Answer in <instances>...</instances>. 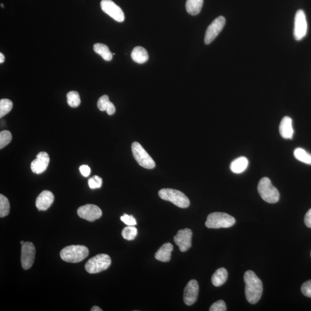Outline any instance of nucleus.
<instances>
[{
	"instance_id": "f257e3e1",
	"label": "nucleus",
	"mask_w": 311,
	"mask_h": 311,
	"mask_svg": "<svg viewBox=\"0 0 311 311\" xmlns=\"http://www.w3.org/2000/svg\"><path fill=\"white\" fill-rule=\"evenodd\" d=\"M246 284L245 294L247 300L250 304H255L260 300L263 292L262 281L254 272L247 271L244 275Z\"/></svg>"
},
{
	"instance_id": "f03ea898",
	"label": "nucleus",
	"mask_w": 311,
	"mask_h": 311,
	"mask_svg": "<svg viewBox=\"0 0 311 311\" xmlns=\"http://www.w3.org/2000/svg\"><path fill=\"white\" fill-rule=\"evenodd\" d=\"M88 255V249L82 245L67 246L60 252L61 258L63 261L73 264L84 260Z\"/></svg>"
},
{
	"instance_id": "7ed1b4c3",
	"label": "nucleus",
	"mask_w": 311,
	"mask_h": 311,
	"mask_svg": "<svg viewBox=\"0 0 311 311\" xmlns=\"http://www.w3.org/2000/svg\"><path fill=\"white\" fill-rule=\"evenodd\" d=\"M258 191L261 198L266 203L275 204L280 200V193L272 185L270 179L265 177L261 179L258 186Z\"/></svg>"
},
{
	"instance_id": "20e7f679",
	"label": "nucleus",
	"mask_w": 311,
	"mask_h": 311,
	"mask_svg": "<svg viewBox=\"0 0 311 311\" xmlns=\"http://www.w3.org/2000/svg\"><path fill=\"white\" fill-rule=\"evenodd\" d=\"M235 218L226 213L214 212L207 217L205 226L208 228L219 229L231 227L235 224Z\"/></svg>"
},
{
	"instance_id": "39448f33",
	"label": "nucleus",
	"mask_w": 311,
	"mask_h": 311,
	"mask_svg": "<svg viewBox=\"0 0 311 311\" xmlns=\"http://www.w3.org/2000/svg\"><path fill=\"white\" fill-rule=\"evenodd\" d=\"M159 195L162 200L171 202L179 207L187 208L190 205V200L187 195L175 189H162L159 191Z\"/></svg>"
},
{
	"instance_id": "423d86ee",
	"label": "nucleus",
	"mask_w": 311,
	"mask_h": 311,
	"mask_svg": "<svg viewBox=\"0 0 311 311\" xmlns=\"http://www.w3.org/2000/svg\"><path fill=\"white\" fill-rule=\"evenodd\" d=\"M111 264L110 256L101 254L89 259L85 265L86 271L90 274H96L107 270Z\"/></svg>"
},
{
	"instance_id": "0eeeda50",
	"label": "nucleus",
	"mask_w": 311,
	"mask_h": 311,
	"mask_svg": "<svg viewBox=\"0 0 311 311\" xmlns=\"http://www.w3.org/2000/svg\"><path fill=\"white\" fill-rule=\"evenodd\" d=\"M131 150L134 158L140 166L146 169L155 167V162L140 143L134 142L131 145Z\"/></svg>"
},
{
	"instance_id": "6e6552de",
	"label": "nucleus",
	"mask_w": 311,
	"mask_h": 311,
	"mask_svg": "<svg viewBox=\"0 0 311 311\" xmlns=\"http://www.w3.org/2000/svg\"><path fill=\"white\" fill-rule=\"evenodd\" d=\"M307 22L305 13L303 10L296 12L294 19V38L296 41H300L306 36Z\"/></svg>"
},
{
	"instance_id": "1a4fd4ad",
	"label": "nucleus",
	"mask_w": 311,
	"mask_h": 311,
	"mask_svg": "<svg viewBox=\"0 0 311 311\" xmlns=\"http://www.w3.org/2000/svg\"><path fill=\"white\" fill-rule=\"evenodd\" d=\"M226 24V19L222 16L218 17L213 21L207 27L205 36V43L209 44L215 40Z\"/></svg>"
},
{
	"instance_id": "9d476101",
	"label": "nucleus",
	"mask_w": 311,
	"mask_h": 311,
	"mask_svg": "<svg viewBox=\"0 0 311 311\" xmlns=\"http://www.w3.org/2000/svg\"><path fill=\"white\" fill-rule=\"evenodd\" d=\"M102 11L114 20L118 22H123L124 20V13L119 6L111 0H102L101 2Z\"/></svg>"
},
{
	"instance_id": "9b49d317",
	"label": "nucleus",
	"mask_w": 311,
	"mask_h": 311,
	"mask_svg": "<svg viewBox=\"0 0 311 311\" xmlns=\"http://www.w3.org/2000/svg\"><path fill=\"white\" fill-rule=\"evenodd\" d=\"M35 257V248L33 243L25 242L21 247V262L24 270H28L33 265Z\"/></svg>"
},
{
	"instance_id": "f8f14e48",
	"label": "nucleus",
	"mask_w": 311,
	"mask_h": 311,
	"mask_svg": "<svg viewBox=\"0 0 311 311\" xmlns=\"http://www.w3.org/2000/svg\"><path fill=\"white\" fill-rule=\"evenodd\" d=\"M78 214L82 219L92 222L100 219L102 216V211L96 205L87 204L80 207L78 210Z\"/></svg>"
},
{
	"instance_id": "ddd939ff",
	"label": "nucleus",
	"mask_w": 311,
	"mask_h": 311,
	"mask_svg": "<svg viewBox=\"0 0 311 311\" xmlns=\"http://www.w3.org/2000/svg\"><path fill=\"white\" fill-rule=\"evenodd\" d=\"M192 233L188 228L179 230L175 236L174 240L181 252H184L191 248Z\"/></svg>"
},
{
	"instance_id": "4468645a",
	"label": "nucleus",
	"mask_w": 311,
	"mask_h": 311,
	"mask_svg": "<svg viewBox=\"0 0 311 311\" xmlns=\"http://www.w3.org/2000/svg\"><path fill=\"white\" fill-rule=\"evenodd\" d=\"M49 162L50 158L48 153L45 152H41L38 154L37 158L31 163V171L35 174H41L46 171Z\"/></svg>"
},
{
	"instance_id": "2eb2a0df",
	"label": "nucleus",
	"mask_w": 311,
	"mask_h": 311,
	"mask_svg": "<svg viewBox=\"0 0 311 311\" xmlns=\"http://www.w3.org/2000/svg\"><path fill=\"white\" fill-rule=\"evenodd\" d=\"M199 292L197 281L192 280L188 282L184 290V300L187 306H190L196 302Z\"/></svg>"
},
{
	"instance_id": "dca6fc26",
	"label": "nucleus",
	"mask_w": 311,
	"mask_h": 311,
	"mask_svg": "<svg viewBox=\"0 0 311 311\" xmlns=\"http://www.w3.org/2000/svg\"><path fill=\"white\" fill-rule=\"evenodd\" d=\"M54 196L52 192L44 190L38 195L36 200V207L40 211H45L53 204Z\"/></svg>"
},
{
	"instance_id": "f3484780",
	"label": "nucleus",
	"mask_w": 311,
	"mask_h": 311,
	"mask_svg": "<svg viewBox=\"0 0 311 311\" xmlns=\"http://www.w3.org/2000/svg\"><path fill=\"white\" fill-rule=\"evenodd\" d=\"M280 135L285 139H292L294 130L292 120L290 117H285L282 120L279 127Z\"/></svg>"
},
{
	"instance_id": "a211bd4d",
	"label": "nucleus",
	"mask_w": 311,
	"mask_h": 311,
	"mask_svg": "<svg viewBox=\"0 0 311 311\" xmlns=\"http://www.w3.org/2000/svg\"><path fill=\"white\" fill-rule=\"evenodd\" d=\"M173 246L171 243L164 244L155 253V257L159 261L168 262L171 260Z\"/></svg>"
},
{
	"instance_id": "6ab92c4d",
	"label": "nucleus",
	"mask_w": 311,
	"mask_h": 311,
	"mask_svg": "<svg viewBox=\"0 0 311 311\" xmlns=\"http://www.w3.org/2000/svg\"><path fill=\"white\" fill-rule=\"evenodd\" d=\"M248 166V159L246 157L242 156L233 160L230 165V169L235 174H241L246 171Z\"/></svg>"
},
{
	"instance_id": "aec40b11",
	"label": "nucleus",
	"mask_w": 311,
	"mask_h": 311,
	"mask_svg": "<svg viewBox=\"0 0 311 311\" xmlns=\"http://www.w3.org/2000/svg\"><path fill=\"white\" fill-rule=\"evenodd\" d=\"M131 59L138 63H144L149 59L148 53L146 49L141 46L134 48L131 54Z\"/></svg>"
},
{
	"instance_id": "412c9836",
	"label": "nucleus",
	"mask_w": 311,
	"mask_h": 311,
	"mask_svg": "<svg viewBox=\"0 0 311 311\" xmlns=\"http://www.w3.org/2000/svg\"><path fill=\"white\" fill-rule=\"evenodd\" d=\"M228 271L225 268H220L214 272L211 277V282L214 286L220 287L227 280Z\"/></svg>"
},
{
	"instance_id": "4be33fe9",
	"label": "nucleus",
	"mask_w": 311,
	"mask_h": 311,
	"mask_svg": "<svg viewBox=\"0 0 311 311\" xmlns=\"http://www.w3.org/2000/svg\"><path fill=\"white\" fill-rule=\"evenodd\" d=\"M203 3L204 0H187L186 9L189 14L197 15L203 8Z\"/></svg>"
},
{
	"instance_id": "5701e85b",
	"label": "nucleus",
	"mask_w": 311,
	"mask_h": 311,
	"mask_svg": "<svg viewBox=\"0 0 311 311\" xmlns=\"http://www.w3.org/2000/svg\"><path fill=\"white\" fill-rule=\"evenodd\" d=\"M94 50L96 53L100 55L106 62H110L113 59V54L105 44L96 43L94 46Z\"/></svg>"
},
{
	"instance_id": "b1692460",
	"label": "nucleus",
	"mask_w": 311,
	"mask_h": 311,
	"mask_svg": "<svg viewBox=\"0 0 311 311\" xmlns=\"http://www.w3.org/2000/svg\"><path fill=\"white\" fill-rule=\"evenodd\" d=\"M295 158L301 162L311 165V154L301 147H297L294 151Z\"/></svg>"
},
{
	"instance_id": "393cba45",
	"label": "nucleus",
	"mask_w": 311,
	"mask_h": 311,
	"mask_svg": "<svg viewBox=\"0 0 311 311\" xmlns=\"http://www.w3.org/2000/svg\"><path fill=\"white\" fill-rule=\"evenodd\" d=\"M10 211V204L8 198L0 195V217L1 218L8 216Z\"/></svg>"
},
{
	"instance_id": "a878e982",
	"label": "nucleus",
	"mask_w": 311,
	"mask_h": 311,
	"mask_svg": "<svg viewBox=\"0 0 311 311\" xmlns=\"http://www.w3.org/2000/svg\"><path fill=\"white\" fill-rule=\"evenodd\" d=\"M67 102L70 107H78L81 103L79 93L76 91H70L66 95Z\"/></svg>"
},
{
	"instance_id": "bb28decb",
	"label": "nucleus",
	"mask_w": 311,
	"mask_h": 311,
	"mask_svg": "<svg viewBox=\"0 0 311 311\" xmlns=\"http://www.w3.org/2000/svg\"><path fill=\"white\" fill-rule=\"evenodd\" d=\"M13 103L7 99H3L0 101V118H2L12 110Z\"/></svg>"
},
{
	"instance_id": "cd10ccee",
	"label": "nucleus",
	"mask_w": 311,
	"mask_h": 311,
	"mask_svg": "<svg viewBox=\"0 0 311 311\" xmlns=\"http://www.w3.org/2000/svg\"><path fill=\"white\" fill-rule=\"evenodd\" d=\"M137 233V229L135 227L128 226L123 230L122 235L124 239L133 240L136 238Z\"/></svg>"
},
{
	"instance_id": "c85d7f7f",
	"label": "nucleus",
	"mask_w": 311,
	"mask_h": 311,
	"mask_svg": "<svg viewBox=\"0 0 311 311\" xmlns=\"http://www.w3.org/2000/svg\"><path fill=\"white\" fill-rule=\"evenodd\" d=\"M12 134L10 131L3 130L0 133V149L4 148L11 143L12 140Z\"/></svg>"
},
{
	"instance_id": "c756f323",
	"label": "nucleus",
	"mask_w": 311,
	"mask_h": 311,
	"mask_svg": "<svg viewBox=\"0 0 311 311\" xmlns=\"http://www.w3.org/2000/svg\"><path fill=\"white\" fill-rule=\"evenodd\" d=\"M102 179L97 175H95L89 179V187L91 189L99 188L102 187Z\"/></svg>"
},
{
	"instance_id": "7c9ffc66",
	"label": "nucleus",
	"mask_w": 311,
	"mask_h": 311,
	"mask_svg": "<svg viewBox=\"0 0 311 311\" xmlns=\"http://www.w3.org/2000/svg\"><path fill=\"white\" fill-rule=\"evenodd\" d=\"M110 102L107 95H104L102 96V97L99 99L98 101L97 105L99 110L102 111H106L109 102Z\"/></svg>"
},
{
	"instance_id": "2f4dec72",
	"label": "nucleus",
	"mask_w": 311,
	"mask_h": 311,
	"mask_svg": "<svg viewBox=\"0 0 311 311\" xmlns=\"http://www.w3.org/2000/svg\"><path fill=\"white\" fill-rule=\"evenodd\" d=\"M210 311H226L227 307L225 302L223 300H219L212 304L209 309Z\"/></svg>"
},
{
	"instance_id": "473e14b6",
	"label": "nucleus",
	"mask_w": 311,
	"mask_h": 311,
	"mask_svg": "<svg viewBox=\"0 0 311 311\" xmlns=\"http://www.w3.org/2000/svg\"><path fill=\"white\" fill-rule=\"evenodd\" d=\"M121 220L127 226H134L137 225L136 220L132 215L124 214V216L121 217Z\"/></svg>"
},
{
	"instance_id": "72a5a7b5",
	"label": "nucleus",
	"mask_w": 311,
	"mask_h": 311,
	"mask_svg": "<svg viewBox=\"0 0 311 311\" xmlns=\"http://www.w3.org/2000/svg\"><path fill=\"white\" fill-rule=\"evenodd\" d=\"M301 291L304 296L311 298V280L308 281L304 283L301 287Z\"/></svg>"
},
{
	"instance_id": "f704fd0d",
	"label": "nucleus",
	"mask_w": 311,
	"mask_h": 311,
	"mask_svg": "<svg viewBox=\"0 0 311 311\" xmlns=\"http://www.w3.org/2000/svg\"><path fill=\"white\" fill-rule=\"evenodd\" d=\"M80 171L83 176L85 177H88L89 174H91V168L87 165H83L80 166Z\"/></svg>"
},
{
	"instance_id": "c9c22d12",
	"label": "nucleus",
	"mask_w": 311,
	"mask_h": 311,
	"mask_svg": "<svg viewBox=\"0 0 311 311\" xmlns=\"http://www.w3.org/2000/svg\"><path fill=\"white\" fill-rule=\"evenodd\" d=\"M304 222H305L306 225L307 227L311 228V209L307 211L306 214L305 219H304Z\"/></svg>"
},
{
	"instance_id": "e433bc0d",
	"label": "nucleus",
	"mask_w": 311,
	"mask_h": 311,
	"mask_svg": "<svg viewBox=\"0 0 311 311\" xmlns=\"http://www.w3.org/2000/svg\"><path fill=\"white\" fill-rule=\"evenodd\" d=\"M107 113L109 115H113L115 112V107L113 103L109 102L107 108L106 109Z\"/></svg>"
},
{
	"instance_id": "4c0bfd02",
	"label": "nucleus",
	"mask_w": 311,
	"mask_h": 311,
	"mask_svg": "<svg viewBox=\"0 0 311 311\" xmlns=\"http://www.w3.org/2000/svg\"><path fill=\"white\" fill-rule=\"evenodd\" d=\"M5 56L2 53H0V63H2L5 62Z\"/></svg>"
},
{
	"instance_id": "58836bf2",
	"label": "nucleus",
	"mask_w": 311,
	"mask_h": 311,
	"mask_svg": "<svg viewBox=\"0 0 311 311\" xmlns=\"http://www.w3.org/2000/svg\"><path fill=\"white\" fill-rule=\"evenodd\" d=\"M91 311H102V310L101 308H99L98 306L93 307L91 310Z\"/></svg>"
},
{
	"instance_id": "ea45409f",
	"label": "nucleus",
	"mask_w": 311,
	"mask_h": 311,
	"mask_svg": "<svg viewBox=\"0 0 311 311\" xmlns=\"http://www.w3.org/2000/svg\"><path fill=\"white\" fill-rule=\"evenodd\" d=\"M1 8H4V4H1Z\"/></svg>"
},
{
	"instance_id": "a19ab883",
	"label": "nucleus",
	"mask_w": 311,
	"mask_h": 311,
	"mask_svg": "<svg viewBox=\"0 0 311 311\" xmlns=\"http://www.w3.org/2000/svg\"><path fill=\"white\" fill-rule=\"evenodd\" d=\"M24 243V242L23 241H21V245H23Z\"/></svg>"
},
{
	"instance_id": "79ce46f5",
	"label": "nucleus",
	"mask_w": 311,
	"mask_h": 311,
	"mask_svg": "<svg viewBox=\"0 0 311 311\" xmlns=\"http://www.w3.org/2000/svg\"></svg>"
}]
</instances>
